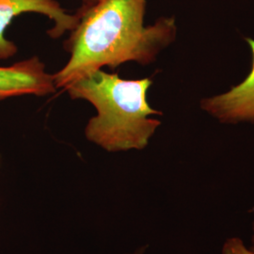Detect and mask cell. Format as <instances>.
Masks as SVG:
<instances>
[{"label": "cell", "instance_id": "1", "mask_svg": "<svg viewBox=\"0 0 254 254\" xmlns=\"http://www.w3.org/2000/svg\"><path fill=\"white\" fill-rule=\"evenodd\" d=\"M146 0H100L76 11L79 21L64 42L68 63L54 75L57 89L104 66L112 69L128 62L154 63L176 39L173 17H161L144 26Z\"/></svg>", "mask_w": 254, "mask_h": 254}, {"label": "cell", "instance_id": "2", "mask_svg": "<svg viewBox=\"0 0 254 254\" xmlns=\"http://www.w3.org/2000/svg\"><path fill=\"white\" fill-rule=\"evenodd\" d=\"M150 78L127 80L118 73L97 70L87 73L64 89L72 99L90 102L97 115L88 122L86 137L109 152L142 150L161 122L151 118L162 112L150 107L147 92Z\"/></svg>", "mask_w": 254, "mask_h": 254}, {"label": "cell", "instance_id": "3", "mask_svg": "<svg viewBox=\"0 0 254 254\" xmlns=\"http://www.w3.org/2000/svg\"><path fill=\"white\" fill-rule=\"evenodd\" d=\"M35 12L46 15L54 22V27L47 31L54 39L72 31L79 16L68 13L56 0H0V60H8L17 52V46L6 39V29L12 20L22 13Z\"/></svg>", "mask_w": 254, "mask_h": 254}, {"label": "cell", "instance_id": "4", "mask_svg": "<svg viewBox=\"0 0 254 254\" xmlns=\"http://www.w3.org/2000/svg\"><path fill=\"white\" fill-rule=\"evenodd\" d=\"M253 53L252 70L240 84L230 91L200 101V108L225 125H254V40L245 38Z\"/></svg>", "mask_w": 254, "mask_h": 254}, {"label": "cell", "instance_id": "5", "mask_svg": "<svg viewBox=\"0 0 254 254\" xmlns=\"http://www.w3.org/2000/svg\"><path fill=\"white\" fill-rule=\"evenodd\" d=\"M54 75L38 57L0 67V101L21 95L45 96L56 91Z\"/></svg>", "mask_w": 254, "mask_h": 254}, {"label": "cell", "instance_id": "6", "mask_svg": "<svg viewBox=\"0 0 254 254\" xmlns=\"http://www.w3.org/2000/svg\"><path fill=\"white\" fill-rule=\"evenodd\" d=\"M221 254H254L250 248L246 247L240 237H230L225 240L221 249Z\"/></svg>", "mask_w": 254, "mask_h": 254}, {"label": "cell", "instance_id": "7", "mask_svg": "<svg viewBox=\"0 0 254 254\" xmlns=\"http://www.w3.org/2000/svg\"><path fill=\"white\" fill-rule=\"evenodd\" d=\"M100 0H81L82 5L79 9H87L97 4Z\"/></svg>", "mask_w": 254, "mask_h": 254}, {"label": "cell", "instance_id": "8", "mask_svg": "<svg viewBox=\"0 0 254 254\" xmlns=\"http://www.w3.org/2000/svg\"><path fill=\"white\" fill-rule=\"evenodd\" d=\"M250 250L254 254V223H253V235H252V240H251Z\"/></svg>", "mask_w": 254, "mask_h": 254}, {"label": "cell", "instance_id": "9", "mask_svg": "<svg viewBox=\"0 0 254 254\" xmlns=\"http://www.w3.org/2000/svg\"><path fill=\"white\" fill-rule=\"evenodd\" d=\"M146 247H140L138 249H136L135 252H133L132 254H145Z\"/></svg>", "mask_w": 254, "mask_h": 254}]
</instances>
